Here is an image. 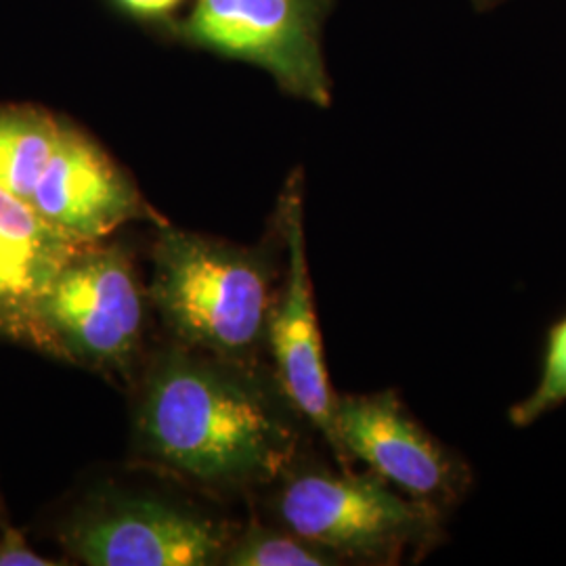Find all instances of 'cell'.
Wrapping results in <instances>:
<instances>
[{
    "label": "cell",
    "mask_w": 566,
    "mask_h": 566,
    "mask_svg": "<svg viewBox=\"0 0 566 566\" xmlns=\"http://www.w3.org/2000/svg\"><path fill=\"white\" fill-rule=\"evenodd\" d=\"M227 566H329L340 565L336 556L313 546L285 528L252 525L235 533L224 549Z\"/></svg>",
    "instance_id": "obj_12"
},
{
    "label": "cell",
    "mask_w": 566,
    "mask_h": 566,
    "mask_svg": "<svg viewBox=\"0 0 566 566\" xmlns=\"http://www.w3.org/2000/svg\"><path fill=\"white\" fill-rule=\"evenodd\" d=\"M130 18L147 21L170 20L185 0H114Z\"/></svg>",
    "instance_id": "obj_15"
},
{
    "label": "cell",
    "mask_w": 566,
    "mask_h": 566,
    "mask_svg": "<svg viewBox=\"0 0 566 566\" xmlns=\"http://www.w3.org/2000/svg\"><path fill=\"white\" fill-rule=\"evenodd\" d=\"M145 298L128 252L84 243L36 311L34 350L102 374H130L142 348Z\"/></svg>",
    "instance_id": "obj_4"
},
{
    "label": "cell",
    "mask_w": 566,
    "mask_h": 566,
    "mask_svg": "<svg viewBox=\"0 0 566 566\" xmlns=\"http://www.w3.org/2000/svg\"><path fill=\"white\" fill-rule=\"evenodd\" d=\"M336 432L348 458L416 502L441 512L464 493V464L409 416L392 390L338 397Z\"/></svg>",
    "instance_id": "obj_8"
},
{
    "label": "cell",
    "mask_w": 566,
    "mask_h": 566,
    "mask_svg": "<svg viewBox=\"0 0 566 566\" xmlns=\"http://www.w3.org/2000/svg\"><path fill=\"white\" fill-rule=\"evenodd\" d=\"M57 535L82 565L214 566L235 531L168 497L116 491L74 510Z\"/></svg>",
    "instance_id": "obj_6"
},
{
    "label": "cell",
    "mask_w": 566,
    "mask_h": 566,
    "mask_svg": "<svg viewBox=\"0 0 566 566\" xmlns=\"http://www.w3.org/2000/svg\"><path fill=\"white\" fill-rule=\"evenodd\" d=\"M84 243L0 187V338L34 348L36 311L61 266Z\"/></svg>",
    "instance_id": "obj_10"
},
{
    "label": "cell",
    "mask_w": 566,
    "mask_h": 566,
    "mask_svg": "<svg viewBox=\"0 0 566 566\" xmlns=\"http://www.w3.org/2000/svg\"><path fill=\"white\" fill-rule=\"evenodd\" d=\"M474 2V7L479 9V11H485V9H491L493 4H497V2H504V0H472Z\"/></svg>",
    "instance_id": "obj_16"
},
{
    "label": "cell",
    "mask_w": 566,
    "mask_h": 566,
    "mask_svg": "<svg viewBox=\"0 0 566 566\" xmlns=\"http://www.w3.org/2000/svg\"><path fill=\"white\" fill-rule=\"evenodd\" d=\"M65 120L34 105H0V187L30 202Z\"/></svg>",
    "instance_id": "obj_11"
},
{
    "label": "cell",
    "mask_w": 566,
    "mask_h": 566,
    "mask_svg": "<svg viewBox=\"0 0 566 566\" xmlns=\"http://www.w3.org/2000/svg\"><path fill=\"white\" fill-rule=\"evenodd\" d=\"M298 411L252 361L187 344L166 346L145 369L135 441L147 462L196 485H271L294 465Z\"/></svg>",
    "instance_id": "obj_1"
},
{
    "label": "cell",
    "mask_w": 566,
    "mask_h": 566,
    "mask_svg": "<svg viewBox=\"0 0 566 566\" xmlns=\"http://www.w3.org/2000/svg\"><path fill=\"white\" fill-rule=\"evenodd\" d=\"M7 521H4V516H2V506H0V526L4 525Z\"/></svg>",
    "instance_id": "obj_17"
},
{
    "label": "cell",
    "mask_w": 566,
    "mask_h": 566,
    "mask_svg": "<svg viewBox=\"0 0 566 566\" xmlns=\"http://www.w3.org/2000/svg\"><path fill=\"white\" fill-rule=\"evenodd\" d=\"M566 401V317L547 334L542 378L535 390L510 409V422L518 428L537 422L544 413Z\"/></svg>",
    "instance_id": "obj_13"
},
{
    "label": "cell",
    "mask_w": 566,
    "mask_h": 566,
    "mask_svg": "<svg viewBox=\"0 0 566 566\" xmlns=\"http://www.w3.org/2000/svg\"><path fill=\"white\" fill-rule=\"evenodd\" d=\"M61 560H46L28 546L25 537L9 523L0 526V566H57Z\"/></svg>",
    "instance_id": "obj_14"
},
{
    "label": "cell",
    "mask_w": 566,
    "mask_h": 566,
    "mask_svg": "<svg viewBox=\"0 0 566 566\" xmlns=\"http://www.w3.org/2000/svg\"><path fill=\"white\" fill-rule=\"evenodd\" d=\"M30 203L42 219L82 242H102L133 221L163 223L112 156L70 122Z\"/></svg>",
    "instance_id": "obj_9"
},
{
    "label": "cell",
    "mask_w": 566,
    "mask_h": 566,
    "mask_svg": "<svg viewBox=\"0 0 566 566\" xmlns=\"http://www.w3.org/2000/svg\"><path fill=\"white\" fill-rule=\"evenodd\" d=\"M334 0H196L175 34L269 72L285 93L327 107L322 30Z\"/></svg>",
    "instance_id": "obj_5"
},
{
    "label": "cell",
    "mask_w": 566,
    "mask_h": 566,
    "mask_svg": "<svg viewBox=\"0 0 566 566\" xmlns=\"http://www.w3.org/2000/svg\"><path fill=\"white\" fill-rule=\"evenodd\" d=\"M282 479L275 514L283 528L329 552L340 565H397L439 539V510L407 497L376 474L290 468Z\"/></svg>",
    "instance_id": "obj_3"
},
{
    "label": "cell",
    "mask_w": 566,
    "mask_h": 566,
    "mask_svg": "<svg viewBox=\"0 0 566 566\" xmlns=\"http://www.w3.org/2000/svg\"><path fill=\"white\" fill-rule=\"evenodd\" d=\"M277 223L285 243L287 269L282 292L271 306L266 324V344L275 361V378L298 416L322 432L338 464L348 470V455L336 432L338 395L332 390L325 367L324 344L306 263L301 172L292 175L283 189Z\"/></svg>",
    "instance_id": "obj_7"
},
{
    "label": "cell",
    "mask_w": 566,
    "mask_h": 566,
    "mask_svg": "<svg viewBox=\"0 0 566 566\" xmlns=\"http://www.w3.org/2000/svg\"><path fill=\"white\" fill-rule=\"evenodd\" d=\"M151 263L149 298L179 343L252 361L273 306L266 254L163 224Z\"/></svg>",
    "instance_id": "obj_2"
}]
</instances>
